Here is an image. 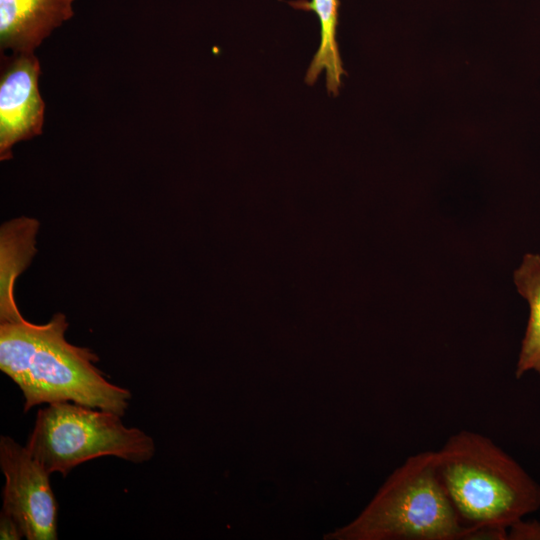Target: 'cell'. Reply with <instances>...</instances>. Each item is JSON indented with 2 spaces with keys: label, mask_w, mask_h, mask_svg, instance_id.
Here are the masks:
<instances>
[{
  "label": "cell",
  "mask_w": 540,
  "mask_h": 540,
  "mask_svg": "<svg viewBox=\"0 0 540 540\" xmlns=\"http://www.w3.org/2000/svg\"><path fill=\"white\" fill-rule=\"evenodd\" d=\"M24 537L19 524L8 514L1 511L0 514V539L19 540Z\"/></svg>",
  "instance_id": "7c38bea8"
},
{
  "label": "cell",
  "mask_w": 540,
  "mask_h": 540,
  "mask_svg": "<svg viewBox=\"0 0 540 540\" xmlns=\"http://www.w3.org/2000/svg\"><path fill=\"white\" fill-rule=\"evenodd\" d=\"M26 447L50 474L64 477L95 458L114 456L143 463L156 450L149 435L126 427L120 415L74 402H55L39 409Z\"/></svg>",
  "instance_id": "277c9868"
},
{
  "label": "cell",
  "mask_w": 540,
  "mask_h": 540,
  "mask_svg": "<svg viewBox=\"0 0 540 540\" xmlns=\"http://www.w3.org/2000/svg\"><path fill=\"white\" fill-rule=\"evenodd\" d=\"M518 293L529 305V318L515 369L517 379L535 371L540 379V254L526 253L513 273Z\"/></svg>",
  "instance_id": "30bf717a"
},
{
  "label": "cell",
  "mask_w": 540,
  "mask_h": 540,
  "mask_svg": "<svg viewBox=\"0 0 540 540\" xmlns=\"http://www.w3.org/2000/svg\"><path fill=\"white\" fill-rule=\"evenodd\" d=\"M40 64L34 53H15L0 80V160L13 157L20 141L42 133L45 104L38 89Z\"/></svg>",
  "instance_id": "8992f818"
},
{
  "label": "cell",
  "mask_w": 540,
  "mask_h": 540,
  "mask_svg": "<svg viewBox=\"0 0 540 540\" xmlns=\"http://www.w3.org/2000/svg\"><path fill=\"white\" fill-rule=\"evenodd\" d=\"M39 221L21 216L0 228V322L23 319L15 299L14 285L18 276L30 265L35 256Z\"/></svg>",
  "instance_id": "ba28073f"
},
{
  "label": "cell",
  "mask_w": 540,
  "mask_h": 540,
  "mask_svg": "<svg viewBox=\"0 0 540 540\" xmlns=\"http://www.w3.org/2000/svg\"><path fill=\"white\" fill-rule=\"evenodd\" d=\"M0 467L5 477L2 511L28 540L57 539V502L51 475L27 449L9 436L0 438Z\"/></svg>",
  "instance_id": "5b68a950"
},
{
  "label": "cell",
  "mask_w": 540,
  "mask_h": 540,
  "mask_svg": "<svg viewBox=\"0 0 540 540\" xmlns=\"http://www.w3.org/2000/svg\"><path fill=\"white\" fill-rule=\"evenodd\" d=\"M67 328L63 313L41 325L24 318L0 324V370L22 391L24 411L74 402L124 416L131 392L104 377L94 352L69 343Z\"/></svg>",
  "instance_id": "6da1fadb"
},
{
  "label": "cell",
  "mask_w": 540,
  "mask_h": 540,
  "mask_svg": "<svg viewBox=\"0 0 540 540\" xmlns=\"http://www.w3.org/2000/svg\"><path fill=\"white\" fill-rule=\"evenodd\" d=\"M291 5L314 12L320 23V44L306 72L305 82L313 85L325 72L328 93L337 95L344 75L336 39L339 0H298Z\"/></svg>",
  "instance_id": "9c48e42d"
},
{
  "label": "cell",
  "mask_w": 540,
  "mask_h": 540,
  "mask_svg": "<svg viewBox=\"0 0 540 540\" xmlns=\"http://www.w3.org/2000/svg\"><path fill=\"white\" fill-rule=\"evenodd\" d=\"M467 532L439 480L436 451L408 457L333 540H459Z\"/></svg>",
  "instance_id": "3957f363"
},
{
  "label": "cell",
  "mask_w": 540,
  "mask_h": 540,
  "mask_svg": "<svg viewBox=\"0 0 540 540\" xmlns=\"http://www.w3.org/2000/svg\"><path fill=\"white\" fill-rule=\"evenodd\" d=\"M74 0H0V46L33 53L56 28L69 20Z\"/></svg>",
  "instance_id": "52a82bcc"
},
{
  "label": "cell",
  "mask_w": 540,
  "mask_h": 540,
  "mask_svg": "<svg viewBox=\"0 0 540 540\" xmlns=\"http://www.w3.org/2000/svg\"><path fill=\"white\" fill-rule=\"evenodd\" d=\"M507 533L511 540H540V522L520 519L513 523Z\"/></svg>",
  "instance_id": "8fae6325"
},
{
  "label": "cell",
  "mask_w": 540,
  "mask_h": 540,
  "mask_svg": "<svg viewBox=\"0 0 540 540\" xmlns=\"http://www.w3.org/2000/svg\"><path fill=\"white\" fill-rule=\"evenodd\" d=\"M441 485L465 527L509 528L540 508V484L489 437L461 430L436 451Z\"/></svg>",
  "instance_id": "7a4b0ae2"
}]
</instances>
